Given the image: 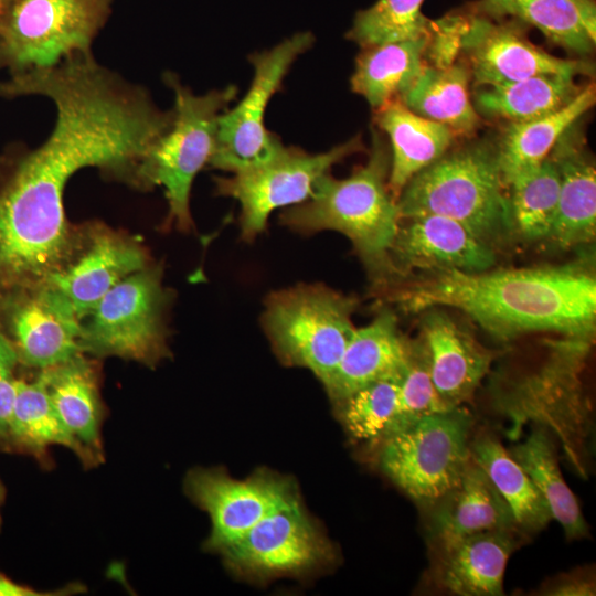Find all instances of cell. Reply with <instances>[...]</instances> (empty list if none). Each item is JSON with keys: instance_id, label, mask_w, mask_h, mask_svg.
<instances>
[{"instance_id": "ffe728a7", "label": "cell", "mask_w": 596, "mask_h": 596, "mask_svg": "<svg viewBox=\"0 0 596 596\" xmlns=\"http://www.w3.org/2000/svg\"><path fill=\"white\" fill-rule=\"evenodd\" d=\"M582 119L562 134L550 153L561 182L555 219L543 243L562 251L590 244L596 234V170Z\"/></svg>"}, {"instance_id": "277c9868", "label": "cell", "mask_w": 596, "mask_h": 596, "mask_svg": "<svg viewBox=\"0 0 596 596\" xmlns=\"http://www.w3.org/2000/svg\"><path fill=\"white\" fill-rule=\"evenodd\" d=\"M593 338L547 339L541 360L530 369L492 379V407L509 422L507 435L518 439L528 423L552 430L581 476H586L585 443L592 407L583 374Z\"/></svg>"}, {"instance_id": "e0dca14e", "label": "cell", "mask_w": 596, "mask_h": 596, "mask_svg": "<svg viewBox=\"0 0 596 596\" xmlns=\"http://www.w3.org/2000/svg\"><path fill=\"white\" fill-rule=\"evenodd\" d=\"M152 262L147 246L136 235L88 221L83 223L77 253L46 284L62 294L83 320L111 288Z\"/></svg>"}, {"instance_id": "60d3db41", "label": "cell", "mask_w": 596, "mask_h": 596, "mask_svg": "<svg viewBox=\"0 0 596 596\" xmlns=\"http://www.w3.org/2000/svg\"><path fill=\"white\" fill-rule=\"evenodd\" d=\"M84 586L70 584L63 588L52 592L38 590L31 586L20 584L0 571V596H60L82 593Z\"/></svg>"}, {"instance_id": "f1b7e54d", "label": "cell", "mask_w": 596, "mask_h": 596, "mask_svg": "<svg viewBox=\"0 0 596 596\" xmlns=\"http://www.w3.org/2000/svg\"><path fill=\"white\" fill-rule=\"evenodd\" d=\"M595 85L584 86L566 106L522 123L505 124L497 135L499 162L504 183L539 167L551 153L562 134L595 104Z\"/></svg>"}, {"instance_id": "5bb4252c", "label": "cell", "mask_w": 596, "mask_h": 596, "mask_svg": "<svg viewBox=\"0 0 596 596\" xmlns=\"http://www.w3.org/2000/svg\"><path fill=\"white\" fill-rule=\"evenodd\" d=\"M0 331L25 370H43L82 352V320L49 284L0 291Z\"/></svg>"}, {"instance_id": "8fae6325", "label": "cell", "mask_w": 596, "mask_h": 596, "mask_svg": "<svg viewBox=\"0 0 596 596\" xmlns=\"http://www.w3.org/2000/svg\"><path fill=\"white\" fill-rule=\"evenodd\" d=\"M313 42L311 32H298L272 49L249 56L253 79L236 106L219 117L209 162L211 168L235 173L264 164L285 149L279 139L267 130L265 113L294 62Z\"/></svg>"}, {"instance_id": "d4e9b609", "label": "cell", "mask_w": 596, "mask_h": 596, "mask_svg": "<svg viewBox=\"0 0 596 596\" xmlns=\"http://www.w3.org/2000/svg\"><path fill=\"white\" fill-rule=\"evenodd\" d=\"M53 446L73 451L86 469L100 465L62 423L40 371L21 368L9 427L8 453L29 456L42 468L51 469L54 466L50 451Z\"/></svg>"}, {"instance_id": "1f68e13d", "label": "cell", "mask_w": 596, "mask_h": 596, "mask_svg": "<svg viewBox=\"0 0 596 596\" xmlns=\"http://www.w3.org/2000/svg\"><path fill=\"white\" fill-rule=\"evenodd\" d=\"M469 449L507 502L520 532L529 535L545 529L553 520L546 501L501 443L482 433L470 441Z\"/></svg>"}, {"instance_id": "d6a6232c", "label": "cell", "mask_w": 596, "mask_h": 596, "mask_svg": "<svg viewBox=\"0 0 596 596\" xmlns=\"http://www.w3.org/2000/svg\"><path fill=\"white\" fill-rule=\"evenodd\" d=\"M508 451L542 494L553 520L561 524L566 539L577 540L587 536V523L575 494L563 478L555 444L549 430L534 426L523 441L517 443Z\"/></svg>"}, {"instance_id": "d590c367", "label": "cell", "mask_w": 596, "mask_h": 596, "mask_svg": "<svg viewBox=\"0 0 596 596\" xmlns=\"http://www.w3.org/2000/svg\"><path fill=\"white\" fill-rule=\"evenodd\" d=\"M425 0H377L359 11L347 38L361 49L428 36L432 20L422 13Z\"/></svg>"}, {"instance_id": "603a6c76", "label": "cell", "mask_w": 596, "mask_h": 596, "mask_svg": "<svg viewBox=\"0 0 596 596\" xmlns=\"http://www.w3.org/2000/svg\"><path fill=\"white\" fill-rule=\"evenodd\" d=\"M427 510L432 547L485 531L520 532L507 502L472 457L459 483Z\"/></svg>"}, {"instance_id": "5b68a950", "label": "cell", "mask_w": 596, "mask_h": 596, "mask_svg": "<svg viewBox=\"0 0 596 596\" xmlns=\"http://www.w3.org/2000/svg\"><path fill=\"white\" fill-rule=\"evenodd\" d=\"M396 205L398 219L421 214L445 216L462 224L494 249L514 237L497 136L451 147L408 181Z\"/></svg>"}, {"instance_id": "7402d4cb", "label": "cell", "mask_w": 596, "mask_h": 596, "mask_svg": "<svg viewBox=\"0 0 596 596\" xmlns=\"http://www.w3.org/2000/svg\"><path fill=\"white\" fill-rule=\"evenodd\" d=\"M58 417L100 464L103 425L108 409L102 396V363L85 353L39 370Z\"/></svg>"}, {"instance_id": "ab89813d", "label": "cell", "mask_w": 596, "mask_h": 596, "mask_svg": "<svg viewBox=\"0 0 596 596\" xmlns=\"http://www.w3.org/2000/svg\"><path fill=\"white\" fill-rule=\"evenodd\" d=\"M545 594L556 596L595 595V581L590 574H567L552 583Z\"/></svg>"}, {"instance_id": "ac0fdd59", "label": "cell", "mask_w": 596, "mask_h": 596, "mask_svg": "<svg viewBox=\"0 0 596 596\" xmlns=\"http://www.w3.org/2000/svg\"><path fill=\"white\" fill-rule=\"evenodd\" d=\"M391 258L401 278L414 269L482 272L492 268L496 249L462 224L435 214L398 220Z\"/></svg>"}, {"instance_id": "2e32d148", "label": "cell", "mask_w": 596, "mask_h": 596, "mask_svg": "<svg viewBox=\"0 0 596 596\" xmlns=\"http://www.w3.org/2000/svg\"><path fill=\"white\" fill-rule=\"evenodd\" d=\"M461 52L473 86L501 85L544 74L592 75L590 62L560 58L534 45L514 19L468 15Z\"/></svg>"}, {"instance_id": "e575fe53", "label": "cell", "mask_w": 596, "mask_h": 596, "mask_svg": "<svg viewBox=\"0 0 596 596\" xmlns=\"http://www.w3.org/2000/svg\"><path fill=\"white\" fill-rule=\"evenodd\" d=\"M400 379L375 381L334 403L353 439L382 441L402 426Z\"/></svg>"}, {"instance_id": "836d02e7", "label": "cell", "mask_w": 596, "mask_h": 596, "mask_svg": "<svg viewBox=\"0 0 596 596\" xmlns=\"http://www.w3.org/2000/svg\"><path fill=\"white\" fill-rule=\"evenodd\" d=\"M560 182L558 169L549 156L508 184L513 236L531 243L545 241L557 210Z\"/></svg>"}, {"instance_id": "7c38bea8", "label": "cell", "mask_w": 596, "mask_h": 596, "mask_svg": "<svg viewBox=\"0 0 596 596\" xmlns=\"http://www.w3.org/2000/svg\"><path fill=\"white\" fill-rule=\"evenodd\" d=\"M363 150L361 135L320 153L285 147L264 164L214 178L215 191L240 203L241 237L251 243L265 231L273 211L308 200L317 182L330 173L334 164Z\"/></svg>"}, {"instance_id": "8992f818", "label": "cell", "mask_w": 596, "mask_h": 596, "mask_svg": "<svg viewBox=\"0 0 596 596\" xmlns=\"http://www.w3.org/2000/svg\"><path fill=\"white\" fill-rule=\"evenodd\" d=\"M173 92V120L169 129L151 146L139 167L141 191L162 187L168 213L162 228L194 230L190 194L195 175L209 166L213 153L217 120L234 100V85L195 95L173 73L163 75Z\"/></svg>"}, {"instance_id": "7bdbcfd3", "label": "cell", "mask_w": 596, "mask_h": 596, "mask_svg": "<svg viewBox=\"0 0 596 596\" xmlns=\"http://www.w3.org/2000/svg\"><path fill=\"white\" fill-rule=\"evenodd\" d=\"M9 1H10V0H0V8H1L2 6H4V4H6L7 2H9Z\"/></svg>"}, {"instance_id": "d6986e66", "label": "cell", "mask_w": 596, "mask_h": 596, "mask_svg": "<svg viewBox=\"0 0 596 596\" xmlns=\"http://www.w3.org/2000/svg\"><path fill=\"white\" fill-rule=\"evenodd\" d=\"M419 315L418 339L427 353L434 386L447 406L460 407L472 400L497 354L440 307Z\"/></svg>"}, {"instance_id": "ee69618b", "label": "cell", "mask_w": 596, "mask_h": 596, "mask_svg": "<svg viewBox=\"0 0 596 596\" xmlns=\"http://www.w3.org/2000/svg\"><path fill=\"white\" fill-rule=\"evenodd\" d=\"M1 9V8H0Z\"/></svg>"}, {"instance_id": "3957f363", "label": "cell", "mask_w": 596, "mask_h": 596, "mask_svg": "<svg viewBox=\"0 0 596 596\" xmlns=\"http://www.w3.org/2000/svg\"><path fill=\"white\" fill-rule=\"evenodd\" d=\"M376 128V127H375ZM390 147L373 129L365 164L349 177L323 175L311 196L286 207L279 221L294 232L310 235L336 231L347 236L377 288H392L401 278L391 248L398 226L396 200L389 189Z\"/></svg>"}, {"instance_id": "74e56055", "label": "cell", "mask_w": 596, "mask_h": 596, "mask_svg": "<svg viewBox=\"0 0 596 596\" xmlns=\"http://www.w3.org/2000/svg\"><path fill=\"white\" fill-rule=\"evenodd\" d=\"M467 26L468 14L461 13H448L432 22L424 55L429 66L447 68L457 61Z\"/></svg>"}, {"instance_id": "f35d334b", "label": "cell", "mask_w": 596, "mask_h": 596, "mask_svg": "<svg viewBox=\"0 0 596 596\" xmlns=\"http://www.w3.org/2000/svg\"><path fill=\"white\" fill-rule=\"evenodd\" d=\"M20 371L18 355L9 340L0 331V453H8L9 427Z\"/></svg>"}, {"instance_id": "52a82bcc", "label": "cell", "mask_w": 596, "mask_h": 596, "mask_svg": "<svg viewBox=\"0 0 596 596\" xmlns=\"http://www.w3.org/2000/svg\"><path fill=\"white\" fill-rule=\"evenodd\" d=\"M359 301L323 284H299L265 300L262 327L278 359L326 386L351 340Z\"/></svg>"}, {"instance_id": "9a60e30c", "label": "cell", "mask_w": 596, "mask_h": 596, "mask_svg": "<svg viewBox=\"0 0 596 596\" xmlns=\"http://www.w3.org/2000/svg\"><path fill=\"white\" fill-rule=\"evenodd\" d=\"M221 554L231 570L255 578L300 574L334 557L300 502L267 515Z\"/></svg>"}, {"instance_id": "44dd1931", "label": "cell", "mask_w": 596, "mask_h": 596, "mask_svg": "<svg viewBox=\"0 0 596 596\" xmlns=\"http://www.w3.org/2000/svg\"><path fill=\"white\" fill-rule=\"evenodd\" d=\"M522 535L515 530H492L433 547L434 583L460 596L502 595L507 562Z\"/></svg>"}, {"instance_id": "9c48e42d", "label": "cell", "mask_w": 596, "mask_h": 596, "mask_svg": "<svg viewBox=\"0 0 596 596\" xmlns=\"http://www.w3.org/2000/svg\"><path fill=\"white\" fill-rule=\"evenodd\" d=\"M471 427L461 406L418 418L380 441L379 466L427 510L459 483L471 457Z\"/></svg>"}, {"instance_id": "b9f144b4", "label": "cell", "mask_w": 596, "mask_h": 596, "mask_svg": "<svg viewBox=\"0 0 596 596\" xmlns=\"http://www.w3.org/2000/svg\"><path fill=\"white\" fill-rule=\"evenodd\" d=\"M6 496H7V490H6V487L3 485V482L1 481L0 479V530H1V525H2V517H1V508L6 501Z\"/></svg>"}, {"instance_id": "7a4b0ae2", "label": "cell", "mask_w": 596, "mask_h": 596, "mask_svg": "<svg viewBox=\"0 0 596 596\" xmlns=\"http://www.w3.org/2000/svg\"><path fill=\"white\" fill-rule=\"evenodd\" d=\"M390 301L407 313L451 307L491 337L531 332L594 338L596 278L583 262L561 266L445 270L394 289Z\"/></svg>"}, {"instance_id": "4316f807", "label": "cell", "mask_w": 596, "mask_h": 596, "mask_svg": "<svg viewBox=\"0 0 596 596\" xmlns=\"http://www.w3.org/2000/svg\"><path fill=\"white\" fill-rule=\"evenodd\" d=\"M473 13L532 25L578 57L589 55L595 47V0H478Z\"/></svg>"}, {"instance_id": "8d00e7d4", "label": "cell", "mask_w": 596, "mask_h": 596, "mask_svg": "<svg viewBox=\"0 0 596 596\" xmlns=\"http://www.w3.org/2000/svg\"><path fill=\"white\" fill-rule=\"evenodd\" d=\"M400 428L424 416L453 409L443 402L434 386L427 353L418 337L408 340V355L400 379Z\"/></svg>"}, {"instance_id": "f546056e", "label": "cell", "mask_w": 596, "mask_h": 596, "mask_svg": "<svg viewBox=\"0 0 596 596\" xmlns=\"http://www.w3.org/2000/svg\"><path fill=\"white\" fill-rule=\"evenodd\" d=\"M466 62L447 68L424 66L412 87L400 98L415 114L450 128L456 136H472L481 125L475 109Z\"/></svg>"}, {"instance_id": "cb8c5ba5", "label": "cell", "mask_w": 596, "mask_h": 596, "mask_svg": "<svg viewBox=\"0 0 596 596\" xmlns=\"http://www.w3.org/2000/svg\"><path fill=\"white\" fill-rule=\"evenodd\" d=\"M408 340L398 329L395 311L381 308L370 323L355 329L324 386L331 401L337 403L375 381L400 377L407 361Z\"/></svg>"}, {"instance_id": "4dcf8cb0", "label": "cell", "mask_w": 596, "mask_h": 596, "mask_svg": "<svg viewBox=\"0 0 596 596\" xmlns=\"http://www.w3.org/2000/svg\"><path fill=\"white\" fill-rule=\"evenodd\" d=\"M428 36L362 49L355 60L351 89L373 109L401 98L425 66Z\"/></svg>"}, {"instance_id": "4fadbf2b", "label": "cell", "mask_w": 596, "mask_h": 596, "mask_svg": "<svg viewBox=\"0 0 596 596\" xmlns=\"http://www.w3.org/2000/svg\"><path fill=\"white\" fill-rule=\"evenodd\" d=\"M184 490L210 515L204 547L220 553L267 515L299 503L288 478L265 470L236 480L217 468H195L188 472Z\"/></svg>"}, {"instance_id": "484cf974", "label": "cell", "mask_w": 596, "mask_h": 596, "mask_svg": "<svg viewBox=\"0 0 596 596\" xmlns=\"http://www.w3.org/2000/svg\"><path fill=\"white\" fill-rule=\"evenodd\" d=\"M374 121L390 139L389 189L395 200L415 174L453 147L457 137L447 126L412 111L400 98L376 109Z\"/></svg>"}, {"instance_id": "83f0119b", "label": "cell", "mask_w": 596, "mask_h": 596, "mask_svg": "<svg viewBox=\"0 0 596 596\" xmlns=\"http://www.w3.org/2000/svg\"><path fill=\"white\" fill-rule=\"evenodd\" d=\"M571 74H544L501 85L473 86L471 99L481 118L522 123L571 103L584 88Z\"/></svg>"}, {"instance_id": "6da1fadb", "label": "cell", "mask_w": 596, "mask_h": 596, "mask_svg": "<svg viewBox=\"0 0 596 596\" xmlns=\"http://www.w3.org/2000/svg\"><path fill=\"white\" fill-rule=\"evenodd\" d=\"M6 98L41 95L55 105V124L35 149L11 145L0 153V291L46 284L77 253L83 224L66 217L64 191L81 169L139 190V167L169 129L141 85L75 53L51 67L14 74Z\"/></svg>"}, {"instance_id": "30bf717a", "label": "cell", "mask_w": 596, "mask_h": 596, "mask_svg": "<svg viewBox=\"0 0 596 596\" xmlns=\"http://www.w3.org/2000/svg\"><path fill=\"white\" fill-rule=\"evenodd\" d=\"M114 0H10L0 9V66L11 74L92 53Z\"/></svg>"}, {"instance_id": "ba28073f", "label": "cell", "mask_w": 596, "mask_h": 596, "mask_svg": "<svg viewBox=\"0 0 596 596\" xmlns=\"http://www.w3.org/2000/svg\"><path fill=\"white\" fill-rule=\"evenodd\" d=\"M162 279L163 265L152 262L111 288L82 320V352L150 369L170 358L168 316L173 295Z\"/></svg>"}]
</instances>
